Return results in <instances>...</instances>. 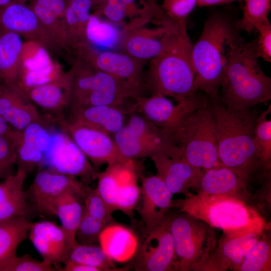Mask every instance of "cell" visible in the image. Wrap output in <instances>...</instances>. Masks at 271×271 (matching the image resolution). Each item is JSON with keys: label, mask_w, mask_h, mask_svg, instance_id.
Instances as JSON below:
<instances>
[{"label": "cell", "mask_w": 271, "mask_h": 271, "mask_svg": "<svg viewBox=\"0 0 271 271\" xmlns=\"http://www.w3.org/2000/svg\"><path fill=\"white\" fill-rule=\"evenodd\" d=\"M162 37L161 52L151 59L145 75V89L151 95L170 96L177 102L193 96L197 91L192 62V44L186 22L168 18Z\"/></svg>", "instance_id": "1"}, {"label": "cell", "mask_w": 271, "mask_h": 271, "mask_svg": "<svg viewBox=\"0 0 271 271\" xmlns=\"http://www.w3.org/2000/svg\"><path fill=\"white\" fill-rule=\"evenodd\" d=\"M213 114L221 164L233 171L248 187L256 178L262 181L263 173L253 143L255 119L249 110L228 108L219 98H209Z\"/></svg>", "instance_id": "2"}, {"label": "cell", "mask_w": 271, "mask_h": 271, "mask_svg": "<svg viewBox=\"0 0 271 271\" xmlns=\"http://www.w3.org/2000/svg\"><path fill=\"white\" fill-rule=\"evenodd\" d=\"M229 14L213 11L205 21L201 35L192 45V62L197 91L219 98L222 76L231 44L242 38Z\"/></svg>", "instance_id": "3"}, {"label": "cell", "mask_w": 271, "mask_h": 271, "mask_svg": "<svg viewBox=\"0 0 271 271\" xmlns=\"http://www.w3.org/2000/svg\"><path fill=\"white\" fill-rule=\"evenodd\" d=\"M255 40L233 41L221 82L219 101L234 110H249L271 99V79L262 70Z\"/></svg>", "instance_id": "4"}, {"label": "cell", "mask_w": 271, "mask_h": 271, "mask_svg": "<svg viewBox=\"0 0 271 271\" xmlns=\"http://www.w3.org/2000/svg\"><path fill=\"white\" fill-rule=\"evenodd\" d=\"M185 196L184 199L173 200L172 209L221 229L225 236L261 235L268 229V224L257 210L238 198L201 192H189Z\"/></svg>", "instance_id": "5"}, {"label": "cell", "mask_w": 271, "mask_h": 271, "mask_svg": "<svg viewBox=\"0 0 271 271\" xmlns=\"http://www.w3.org/2000/svg\"><path fill=\"white\" fill-rule=\"evenodd\" d=\"M71 93L68 109L91 106H125L142 95L126 83L99 70L88 63L75 59L67 71Z\"/></svg>", "instance_id": "6"}, {"label": "cell", "mask_w": 271, "mask_h": 271, "mask_svg": "<svg viewBox=\"0 0 271 271\" xmlns=\"http://www.w3.org/2000/svg\"><path fill=\"white\" fill-rule=\"evenodd\" d=\"M167 219L175 249L174 271H196L217 244L214 228L177 211L170 212Z\"/></svg>", "instance_id": "7"}, {"label": "cell", "mask_w": 271, "mask_h": 271, "mask_svg": "<svg viewBox=\"0 0 271 271\" xmlns=\"http://www.w3.org/2000/svg\"><path fill=\"white\" fill-rule=\"evenodd\" d=\"M172 136L183 157L202 174L221 165L209 102L206 106L191 114Z\"/></svg>", "instance_id": "8"}, {"label": "cell", "mask_w": 271, "mask_h": 271, "mask_svg": "<svg viewBox=\"0 0 271 271\" xmlns=\"http://www.w3.org/2000/svg\"><path fill=\"white\" fill-rule=\"evenodd\" d=\"M197 91L176 104L163 95H140L132 99L131 104L126 107L172 134L191 114L208 104V97Z\"/></svg>", "instance_id": "9"}, {"label": "cell", "mask_w": 271, "mask_h": 271, "mask_svg": "<svg viewBox=\"0 0 271 271\" xmlns=\"http://www.w3.org/2000/svg\"><path fill=\"white\" fill-rule=\"evenodd\" d=\"M71 54L75 59L88 63L143 94L145 90L144 61L137 59L122 51L96 50L87 42L72 50Z\"/></svg>", "instance_id": "10"}, {"label": "cell", "mask_w": 271, "mask_h": 271, "mask_svg": "<svg viewBox=\"0 0 271 271\" xmlns=\"http://www.w3.org/2000/svg\"><path fill=\"white\" fill-rule=\"evenodd\" d=\"M51 134L50 145L38 169L74 176L85 185L97 179L98 172L68 134Z\"/></svg>", "instance_id": "11"}, {"label": "cell", "mask_w": 271, "mask_h": 271, "mask_svg": "<svg viewBox=\"0 0 271 271\" xmlns=\"http://www.w3.org/2000/svg\"><path fill=\"white\" fill-rule=\"evenodd\" d=\"M51 53L46 47L37 42H24L16 84L25 92L55 80L65 72Z\"/></svg>", "instance_id": "12"}, {"label": "cell", "mask_w": 271, "mask_h": 271, "mask_svg": "<svg viewBox=\"0 0 271 271\" xmlns=\"http://www.w3.org/2000/svg\"><path fill=\"white\" fill-rule=\"evenodd\" d=\"M87 187L74 176L38 169L26 192L33 210L50 215L51 206L59 196L66 193H72L84 198Z\"/></svg>", "instance_id": "13"}, {"label": "cell", "mask_w": 271, "mask_h": 271, "mask_svg": "<svg viewBox=\"0 0 271 271\" xmlns=\"http://www.w3.org/2000/svg\"><path fill=\"white\" fill-rule=\"evenodd\" d=\"M175 260L174 243L166 217L145 233L131 267L136 271H174Z\"/></svg>", "instance_id": "14"}, {"label": "cell", "mask_w": 271, "mask_h": 271, "mask_svg": "<svg viewBox=\"0 0 271 271\" xmlns=\"http://www.w3.org/2000/svg\"><path fill=\"white\" fill-rule=\"evenodd\" d=\"M62 131L69 135L96 170L128 160L119 151L111 136L83 124L67 121Z\"/></svg>", "instance_id": "15"}, {"label": "cell", "mask_w": 271, "mask_h": 271, "mask_svg": "<svg viewBox=\"0 0 271 271\" xmlns=\"http://www.w3.org/2000/svg\"><path fill=\"white\" fill-rule=\"evenodd\" d=\"M0 30L15 33L26 40L37 42L51 53L60 50L35 13L26 4L13 1L0 9Z\"/></svg>", "instance_id": "16"}, {"label": "cell", "mask_w": 271, "mask_h": 271, "mask_svg": "<svg viewBox=\"0 0 271 271\" xmlns=\"http://www.w3.org/2000/svg\"><path fill=\"white\" fill-rule=\"evenodd\" d=\"M49 123L47 120L33 122L18 131L14 139L17 170L28 175L40 166L51 143Z\"/></svg>", "instance_id": "17"}, {"label": "cell", "mask_w": 271, "mask_h": 271, "mask_svg": "<svg viewBox=\"0 0 271 271\" xmlns=\"http://www.w3.org/2000/svg\"><path fill=\"white\" fill-rule=\"evenodd\" d=\"M139 213L147 233L161 224L170 212L173 194L157 174L142 176Z\"/></svg>", "instance_id": "18"}, {"label": "cell", "mask_w": 271, "mask_h": 271, "mask_svg": "<svg viewBox=\"0 0 271 271\" xmlns=\"http://www.w3.org/2000/svg\"><path fill=\"white\" fill-rule=\"evenodd\" d=\"M35 106L46 112L45 117L51 123L62 128L67 119L63 111L68 108L70 98L71 84L68 72L59 78L36 86L25 92Z\"/></svg>", "instance_id": "19"}, {"label": "cell", "mask_w": 271, "mask_h": 271, "mask_svg": "<svg viewBox=\"0 0 271 271\" xmlns=\"http://www.w3.org/2000/svg\"><path fill=\"white\" fill-rule=\"evenodd\" d=\"M0 115L20 131L33 122L46 120L22 89L7 82H0Z\"/></svg>", "instance_id": "20"}, {"label": "cell", "mask_w": 271, "mask_h": 271, "mask_svg": "<svg viewBox=\"0 0 271 271\" xmlns=\"http://www.w3.org/2000/svg\"><path fill=\"white\" fill-rule=\"evenodd\" d=\"M261 235L252 233L238 237L222 235L207 259L196 271H237Z\"/></svg>", "instance_id": "21"}, {"label": "cell", "mask_w": 271, "mask_h": 271, "mask_svg": "<svg viewBox=\"0 0 271 271\" xmlns=\"http://www.w3.org/2000/svg\"><path fill=\"white\" fill-rule=\"evenodd\" d=\"M28 237L43 260L53 264H63L71 249L61 226L49 221L32 222Z\"/></svg>", "instance_id": "22"}, {"label": "cell", "mask_w": 271, "mask_h": 271, "mask_svg": "<svg viewBox=\"0 0 271 271\" xmlns=\"http://www.w3.org/2000/svg\"><path fill=\"white\" fill-rule=\"evenodd\" d=\"M131 21L123 26L122 52L142 61L151 59L160 53L163 48L162 37L166 31L164 23L156 28Z\"/></svg>", "instance_id": "23"}, {"label": "cell", "mask_w": 271, "mask_h": 271, "mask_svg": "<svg viewBox=\"0 0 271 271\" xmlns=\"http://www.w3.org/2000/svg\"><path fill=\"white\" fill-rule=\"evenodd\" d=\"M69 110V122L85 125L112 136L125 124L128 109L125 106L102 105Z\"/></svg>", "instance_id": "24"}, {"label": "cell", "mask_w": 271, "mask_h": 271, "mask_svg": "<svg viewBox=\"0 0 271 271\" xmlns=\"http://www.w3.org/2000/svg\"><path fill=\"white\" fill-rule=\"evenodd\" d=\"M157 175L173 194L189 193L202 174L193 168L182 156L171 157L160 155L152 157Z\"/></svg>", "instance_id": "25"}, {"label": "cell", "mask_w": 271, "mask_h": 271, "mask_svg": "<svg viewBox=\"0 0 271 271\" xmlns=\"http://www.w3.org/2000/svg\"><path fill=\"white\" fill-rule=\"evenodd\" d=\"M193 188L197 192L225 195L247 202L252 195L242 180L233 171L222 164L205 171Z\"/></svg>", "instance_id": "26"}, {"label": "cell", "mask_w": 271, "mask_h": 271, "mask_svg": "<svg viewBox=\"0 0 271 271\" xmlns=\"http://www.w3.org/2000/svg\"><path fill=\"white\" fill-rule=\"evenodd\" d=\"M28 174L17 170L0 183V221L17 216L27 217L33 208L24 184Z\"/></svg>", "instance_id": "27"}, {"label": "cell", "mask_w": 271, "mask_h": 271, "mask_svg": "<svg viewBox=\"0 0 271 271\" xmlns=\"http://www.w3.org/2000/svg\"><path fill=\"white\" fill-rule=\"evenodd\" d=\"M68 0H30L28 6L60 49L69 53L65 22Z\"/></svg>", "instance_id": "28"}, {"label": "cell", "mask_w": 271, "mask_h": 271, "mask_svg": "<svg viewBox=\"0 0 271 271\" xmlns=\"http://www.w3.org/2000/svg\"><path fill=\"white\" fill-rule=\"evenodd\" d=\"M98 243L113 261L119 262L134 257L139 245L138 237L131 229L114 222L103 229Z\"/></svg>", "instance_id": "29"}, {"label": "cell", "mask_w": 271, "mask_h": 271, "mask_svg": "<svg viewBox=\"0 0 271 271\" xmlns=\"http://www.w3.org/2000/svg\"><path fill=\"white\" fill-rule=\"evenodd\" d=\"M83 198L74 193H65L54 201L50 210V215L59 218L71 248L78 244L76 232L83 214Z\"/></svg>", "instance_id": "30"}, {"label": "cell", "mask_w": 271, "mask_h": 271, "mask_svg": "<svg viewBox=\"0 0 271 271\" xmlns=\"http://www.w3.org/2000/svg\"><path fill=\"white\" fill-rule=\"evenodd\" d=\"M23 43L19 35L0 30V82L16 84Z\"/></svg>", "instance_id": "31"}, {"label": "cell", "mask_w": 271, "mask_h": 271, "mask_svg": "<svg viewBox=\"0 0 271 271\" xmlns=\"http://www.w3.org/2000/svg\"><path fill=\"white\" fill-rule=\"evenodd\" d=\"M133 160H128L119 165V186L116 210H119L128 216L133 214L141 196V187L137 182V171Z\"/></svg>", "instance_id": "32"}, {"label": "cell", "mask_w": 271, "mask_h": 271, "mask_svg": "<svg viewBox=\"0 0 271 271\" xmlns=\"http://www.w3.org/2000/svg\"><path fill=\"white\" fill-rule=\"evenodd\" d=\"M85 36L87 43L93 48L110 50L120 46L123 34L115 24L92 13L86 25Z\"/></svg>", "instance_id": "33"}, {"label": "cell", "mask_w": 271, "mask_h": 271, "mask_svg": "<svg viewBox=\"0 0 271 271\" xmlns=\"http://www.w3.org/2000/svg\"><path fill=\"white\" fill-rule=\"evenodd\" d=\"M31 223L24 216L0 221V265L17 254V248L28 237Z\"/></svg>", "instance_id": "34"}, {"label": "cell", "mask_w": 271, "mask_h": 271, "mask_svg": "<svg viewBox=\"0 0 271 271\" xmlns=\"http://www.w3.org/2000/svg\"><path fill=\"white\" fill-rule=\"evenodd\" d=\"M271 112L270 105L255 119L253 143L255 153L264 174H270L271 120L267 118Z\"/></svg>", "instance_id": "35"}, {"label": "cell", "mask_w": 271, "mask_h": 271, "mask_svg": "<svg viewBox=\"0 0 271 271\" xmlns=\"http://www.w3.org/2000/svg\"><path fill=\"white\" fill-rule=\"evenodd\" d=\"M68 259L98 268L100 271H124L130 268V265L116 267L100 246L95 244H78L71 248Z\"/></svg>", "instance_id": "36"}, {"label": "cell", "mask_w": 271, "mask_h": 271, "mask_svg": "<svg viewBox=\"0 0 271 271\" xmlns=\"http://www.w3.org/2000/svg\"><path fill=\"white\" fill-rule=\"evenodd\" d=\"M264 233L245 256L237 271L271 270L270 241Z\"/></svg>", "instance_id": "37"}, {"label": "cell", "mask_w": 271, "mask_h": 271, "mask_svg": "<svg viewBox=\"0 0 271 271\" xmlns=\"http://www.w3.org/2000/svg\"><path fill=\"white\" fill-rule=\"evenodd\" d=\"M243 15L236 22L238 31L250 33L261 22L268 19L271 0H244Z\"/></svg>", "instance_id": "38"}, {"label": "cell", "mask_w": 271, "mask_h": 271, "mask_svg": "<svg viewBox=\"0 0 271 271\" xmlns=\"http://www.w3.org/2000/svg\"><path fill=\"white\" fill-rule=\"evenodd\" d=\"M107 166L102 172L98 173L96 189L113 212L116 210V201L119 186V165Z\"/></svg>", "instance_id": "39"}, {"label": "cell", "mask_w": 271, "mask_h": 271, "mask_svg": "<svg viewBox=\"0 0 271 271\" xmlns=\"http://www.w3.org/2000/svg\"><path fill=\"white\" fill-rule=\"evenodd\" d=\"M84 212L109 224L112 222V211L98 193L96 188L92 189L87 187L83 200Z\"/></svg>", "instance_id": "40"}, {"label": "cell", "mask_w": 271, "mask_h": 271, "mask_svg": "<svg viewBox=\"0 0 271 271\" xmlns=\"http://www.w3.org/2000/svg\"><path fill=\"white\" fill-rule=\"evenodd\" d=\"M56 269L48 261L37 260L27 255L16 254L0 265V271H54Z\"/></svg>", "instance_id": "41"}, {"label": "cell", "mask_w": 271, "mask_h": 271, "mask_svg": "<svg viewBox=\"0 0 271 271\" xmlns=\"http://www.w3.org/2000/svg\"><path fill=\"white\" fill-rule=\"evenodd\" d=\"M107 225L83 211L76 232L78 243L92 244L98 243L99 235Z\"/></svg>", "instance_id": "42"}, {"label": "cell", "mask_w": 271, "mask_h": 271, "mask_svg": "<svg viewBox=\"0 0 271 271\" xmlns=\"http://www.w3.org/2000/svg\"><path fill=\"white\" fill-rule=\"evenodd\" d=\"M13 136H0V176L4 179L13 174L12 169L16 164L17 154Z\"/></svg>", "instance_id": "43"}, {"label": "cell", "mask_w": 271, "mask_h": 271, "mask_svg": "<svg viewBox=\"0 0 271 271\" xmlns=\"http://www.w3.org/2000/svg\"><path fill=\"white\" fill-rule=\"evenodd\" d=\"M196 6L197 0H164L161 7L170 19L183 22Z\"/></svg>", "instance_id": "44"}, {"label": "cell", "mask_w": 271, "mask_h": 271, "mask_svg": "<svg viewBox=\"0 0 271 271\" xmlns=\"http://www.w3.org/2000/svg\"><path fill=\"white\" fill-rule=\"evenodd\" d=\"M94 10V14L103 16L114 24L122 25L123 26L126 24L124 22L127 17L125 6L121 0H107Z\"/></svg>", "instance_id": "45"}, {"label": "cell", "mask_w": 271, "mask_h": 271, "mask_svg": "<svg viewBox=\"0 0 271 271\" xmlns=\"http://www.w3.org/2000/svg\"><path fill=\"white\" fill-rule=\"evenodd\" d=\"M258 36L255 41V50L258 58L271 62V24L267 19L255 27Z\"/></svg>", "instance_id": "46"}, {"label": "cell", "mask_w": 271, "mask_h": 271, "mask_svg": "<svg viewBox=\"0 0 271 271\" xmlns=\"http://www.w3.org/2000/svg\"><path fill=\"white\" fill-rule=\"evenodd\" d=\"M68 6L75 14L81 28L85 31L90 11L93 9L91 0H68Z\"/></svg>", "instance_id": "47"}, {"label": "cell", "mask_w": 271, "mask_h": 271, "mask_svg": "<svg viewBox=\"0 0 271 271\" xmlns=\"http://www.w3.org/2000/svg\"><path fill=\"white\" fill-rule=\"evenodd\" d=\"M121 1L125 6L127 17L131 19L141 16L151 7L148 3L144 6L140 7L137 4V0Z\"/></svg>", "instance_id": "48"}, {"label": "cell", "mask_w": 271, "mask_h": 271, "mask_svg": "<svg viewBox=\"0 0 271 271\" xmlns=\"http://www.w3.org/2000/svg\"><path fill=\"white\" fill-rule=\"evenodd\" d=\"M60 270L62 271H100L98 268L67 260Z\"/></svg>", "instance_id": "49"}, {"label": "cell", "mask_w": 271, "mask_h": 271, "mask_svg": "<svg viewBox=\"0 0 271 271\" xmlns=\"http://www.w3.org/2000/svg\"><path fill=\"white\" fill-rule=\"evenodd\" d=\"M244 0H197V6L200 7L227 5L235 2Z\"/></svg>", "instance_id": "50"}, {"label": "cell", "mask_w": 271, "mask_h": 271, "mask_svg": "<svg viewBox=\"0 0 271 271\" xmlns=\"http://www.w3.org/2000/svg\"><path fill=\"white\" fill-rule=\"evenodd\" d=\"M16 130L13 129L8 123L0 115V136H13Z\"/></svg>", "instance_id": "51"}, {"label": "cell", "mask_w": 271, "mask_h": 271, "mask_svg": "<svg viewBox=\"0 0 271 271\" xmlns=\"http://www.w3.org/2000/svg\"><path fill=\"white\" fill-rule=\"evenodd\" d=\"M13 0H0V9L10 4Z\"/></svg>", "instance_id": "52"}, {"label": "cell", "mask_w": 271, "mask_h": 271, "mask_svg": "<svg viewBox=\"0 0 271 271\" xmlns=\"http://www.w3.org/2000/svg\"><path fill=\"white\" fill-rule=\"evenodd\" d=\"M148 3L152 6H156L158 4H157V0H146Z\"/></svg>", "instance_id": "53"}, {"label": "cell", "mask_w": 271, "mask_h": 271, "mask_svg": "<svg viewBox=\"0 0 271 271\" xmlns=\"http://www.w3.org/2000/svg\"><path fill=\"white\" fill-rule=\"evenodd\" d=\"M107 0H97L95 7L93 8L94 9L96 7H98L102 4H103Z\"/></svg>", "instance_id": "54"}, {"label": "cell", "mask_w": 271, "mask_h": 271, "mask_svg": "<svg viewBox=\"0 0 271 271\" xmlns=\"http://www.w3.org/2000/svg\"><path fill=\"white\" fill-rule=\"evenodd\" d=\"M14 1L21 3L23 4H26L27 2H29L30 0H13Z\"/></svg>", "instance_id": "55"}, {"label": "cell", "mask_w": 271, "mask_h": 271, "mask_svg": "<svg viewBox=\"0 0 271 271\" xmlns=\"http://www.w3.org/2000/svg\"><path fill=\"white\" fill-rule=\"evenodd\" d=\"M93 3V9L95 7L97 0H91Z\"/></svg>", "instance_id": "56"}, {"label": "cell", "mask_w": 271, "mask_h": 271, "mask_svg": "<svg viewBox=\"0 0 271 271\" xmlns=\"http://www.w3.org/2000/svg\"><path fill=\"white\" fill-rule=\"evenodd\" d=\"M2 179V178L0 176V180Z\"/></svg>", "instance_id": "57"}, {"label": "cell", "mask_w": 271, "mask_h": 271, "mask_svg": "<svg viewBox=\"0 0 271 271\" xmlns=\"http://www.w3.org/2000/svg\"><path fill=\"white\" fill-rule=\"evenodd\" d=\"M157 1H158V0H157Z\"/></svg>", "instance_id": "58"}]
</instances>
